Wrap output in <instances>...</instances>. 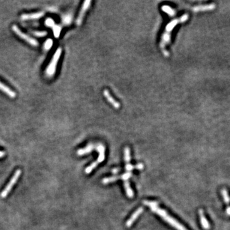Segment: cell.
Listing matches in <instances>:
<instances>
[{"label":"cell","mask_w":230,"mask_h":230,"mask_svg":"<svg viewBox=\"0 0 230 230\" xmlns=\"http://www.w3.org/2000/svg\"><path fill=\"white\" fill-rule=\"evenodd\" d=\"M44 13L43 12H39L36 13H24L21 16V19L22 20H30V19H38L42 17Z\"/></svg>","instance_id":"52a82bcc"},{"label":"cell","mask_w":230,"mask_h":230,"mask_svg":"<svg viewBox=\"0 0 230 230\" xmlns=\"http://www.w3.org/2000/svg\"><path fill=\"white\" fill-rule=\"evenodd\" d=\"M124 155H125V160L127 164H129L130 161V149L129 147H125L124 150Z\"/></svg>","instance_id":"d6986e66"},{"label":"cell","mask_w":230,"mask_h":230,"mask_svg":"<svg viewBox=\"0 0 230 230\" xmlns=\"http://www.w3.org/2000/svg\"><path fill=\"white\" fill-rule=\"evenodd\" d=\"M0 90L3 91L4 94H6L8 96L12 98V99L15 98L17 95L15 91H13L12 89L10 88H8L5 85H4L3 83H2L1 81H0Z\"/></svg>","instance_id":"9c48e42d"},{"label":"cell","mask_w":230,"mask_h":230,"mask_svg":"<svg viewBox=\"0 0 230 230\" xmlns=\"http://www.w3.org/2000/svg\"><path fill=\"white\" fill-rule=\"evenodd\" d=\"M162 10H163V11H164L166 13H168V15L169 16H171V17L174 16L175 15V13H176L175 10H173L172 8H171L170 7L167 6V5L163 6L162 7Z\"/></svg>","instance_id":"e0dca14e"},{"label":"cell","mask_w":230,"mask_h":230,"mask_svg":"<svg viewBox=\"0 0 230 230\" xmlns=\"http://www.w3.org/2000/svg\"><path fill=\"white\" fill-rule=\"evenodd\" d=\"M104 95L106 98V99L108 100L110 103L115 107V109H119L120 107V104L118 102L116 101L112 97L109 91L107 90V89L104 90Z\"/></svg>","instance_id":"8fae6325"},{"label":"cell","mask_w":230,"mask_h":230,"mask_svg":"<svg viewBox=\"0 0 230 230\" xmlns=\"http://www.w3.org/2000/svg\"><path fill=\"white\" fill-rule=\"evenodd\" d=\"M72 20V16L70 15V14H68V15H66L63 17V21L65 24H68L71 22Z\"/></svg>","instance_id":"d4e9b609"},{"label":"cell","mask_w":230,"mask_h":230,"mask_svg":"<svg viewBox=\"0 0 230 230\" xmlns=\"http://www.w3.org/2000/svg\"><path fill=\"white\" fill-rule=\"evenodd\" d=\"M98 164H99V163H98L97 161H95V162L93 163L91 165H90L88 167H87L86 169H85V173L86 174H89L90 173L91 171L94 170L97 166H98Z\"/></svg>","instance_id":"ffe728a7"},{"label":"cell","mask_w":230,"mask_h":230,"mask_svg":"<svg viewBox=\"0 0 230 230\" xmlns=\"http://www.w3.org/2000/svg\"><path fill=\"white\" fill-rule=\"evenodd\" d=\"M12 30L13 31L14 33H15L16 34H17V35L19 37L21 38L22 39H23L24 40H25L26 42H27L28 43H30V44H31V46H35V47L38 46V42L35 40V39H34L33 38H32V37H30L29 35H26V33H23L16 25H13V26H12Z\"/></svg>","instance_id":"5b68a950"},{"label":"cell","mask_w":230,"mask_h":230,"mask_svg":"<svg viewBox=\"0 0 230 230\" xmlns=\"http://www.w3.org/2000/svg\"><path fill=\"white\" fill-rule=\"evenodd\" d=\"M143 212V207H139L138 209L136 210V211L132 215V216L127 221L126 223V226L127 227H130L132 226V224H133V223L136 221V219L138 218L140 214Z\"/></svg>","instance_id":"ba28073f"},{"label":"cell","mask_w":230,"mask_h":230,"mask_svg":"<svg viewBox=\"0 0 230 230\" xmlns=\"http://www.w3.org/2000/svg\"><path fill=\"white\" fill-rule=\"evenodd\" d=\"M199 215L200 217V221H201V224H202V227L207 230L209 229L210 228V225L208 223L207 218L205 217L203 211L202 210H199Z\"/></svg>","instance_id":"7c38bea8"},{"label":"cell","mask_w":230,"mask_h":230,"mask_svg":"<svg viewBox=\"0 0 230 230\" xmlns=\"http://www.w3.org/2000/svg\"><path fill=\"white\" fill-rule=\"evenodd\" d=\"M222 195H223V197L224 202L226 203L227 204L229 203V202H230V198H229V196L228 193L227 192V190L226 189H224L222 190Z\"/></svg>","instance_id":"7402d4cb"},{"label":"cell","mask_w":230,"mask_h":230,"mask_svg":"<svg viewBox=\"0 0 230 230\" xmlns=\"http://www.w3.org/2000/svg\"><path fill=\"white\" fill-rule=\"evenodd\" d=\"M226 213L228 215H230V207H228L226 210Z\"/></svg>","instance_id":"f546056e"},{"label":"cell","mask_w":230,"mask_h":230,"mask_svg":"<svg viewBox=\"0 0 230 230\" xmlns=\"http://www.w3.org/2000/svg\"><path fill=\"white\" fill-rule=\"evenodd\" d=\"M90 4H91V1H90V0H86V1H85L84 3H83L81 9V11L79 13V16H78L76 20V24L77 26H80L82 24L83 18H84V16L85 15V13L87 11V10L89 8Z\"/></svg>","instance_id":"8992f818"},{"label":"cell","mask_w":230,"mask_h":230,"mask_svg":"<svg viewBox=\"0 0 230 230\" xmlns=\"http://www.w3.org/2000/svg\"><path fill=\"white\" fill-rule=\"evenodd\" d=\"M21 173H22V171L21 169H17L15 173H14L13 176L12 177V178H11L10 181L8 184H7V185L6 186V187L4 188V189L1 192V198H4L7 196L8 193L10 192V190H12V187H13V185H15L16 184V182H17V180H18L19 177H20Z\"/></svg>","instance_id":"277c9868"},{"label":"cell","mask_w":230,"mask_h":230,"mask_svg":"<svg viewBox=\"0 0 230 230\" xmlns=\"http://www.w3.org/2000/svg\"><path fill=\"white\" fill-rule=\"evenodd\" d=\"M143 203L145 205H146V206L150 207L151 208V210H152V211L159 215L162 218H163L166 222H168L171 225H172L173 227L177 228L178 230H187L182 224H180L179 223H178L177 221H176L175 219L170 217L164 210L158 207L157 203L154 202H148V201H145Z\"/></svg>","instance_id":"7a4b0ae2"},{"label":"cell","mask_w":230,"mask_h":230,"mask_svg":"<svg viewBox=\"0 0 230 230\" xmlns=\"http://www.w3.org/2000/svg\"><path fill=\"white\" fill-rule=\"evenodd\" d=\"M61 53H62L61 48L60 47L58 48L55 53L54 54L49 64L48 65V67L46 70V74L47 76L52 77L54 75H55L56 70V66L58 63V61H59L60 60Z\"/></svg>","instance_id":"3957f363"},{"label":"cell","mask_w":230,"mask_h":230,"mask_svg":"<svg viewBox=\"0 0 230 230\" xmlns=\"http://www.w3.org/2000/svg\"><path fill=\"white\" fill-rule=\"evenodd\" d=\"M95 148L99 153V158H98V160H97V162L99 164L100 163H102V161H104L105 159V147L103 145L99 144L98 145L95 146Z\"/></svg>","instance_id":"30bf717a"},{"label":"cell","mask_w":230,"mask_h":230,"mask_svg":"<svg viewBox=\"0 0 230 230\" xmlns=\"http://www.w3.org/2000/svg\"><path fill=\"white\" fill-rule=\"evenodd\" d=\"M188 18H189L188 14H184V15H183L180 18L175 19L172 21H171L169 24H168V25L166 26L165 31L163 34L162 38H161V41L160 43V47L161 48V49H162V51L165 56L168 57L169 56V52L167 51V50L166 49L165 47L166 45L169 44V43H170L171 31H172L174 28L177 26L178 24L182 23L187 21Z\"/></svg>","instance_id":"6da1fadb"},{"label":"cell","mask_w":230,"mask_h":230,"mask_svg":"<svg viewBox=\"0 0 230 230\" xmlns=\"http://www.w3.org/2000/svg\"><path fill=\"white\" fill-rule=\"evenodd\" d=\"M134 168H136V166H134L133 165H131L130 163L129 164H127L126 166H125V169H126L127 172H130V171L133 170V169H134Z\"/></svg>","instance_id":"484cf974"},{"label":"cell","mask_w":230,"mask_h":230,"mask_svg":"<svg viewBox=\"0 0 230 230\" xmlns=\"http://www.w3.org/2000/svg\"><path fill=\"white\" fill-rule=\"evenodd\" d=\"M52 45H53V40L51 38H48L46 40V42H45L43 47H44V49L46 51H49L52 47Z\"/></svg>","instance_id":"44dd1931"},{"label":"cell","mask_w":230,"mask_h":230,"mask_svg":"<svg viewBox=\"0 0 230 230\" xmlns=\"http://www.w3.org/2000/svg\"><path fill=\"white\" fill-rule=\"evenodd\" d=\"M120 171V169L119 168H115L112 170V172L115 175V174H117Z\"/></svg>","instance_id":"83f0119b"},{"label":"cell","mask_w":230,"mask_h":230,"mask_svg":"<svg viewBox=\"0 0 230 230\" xmlns=\"http://www.w3.org/2000/svg\"><path fill=\"white\" fill-rule=\"evenodd\" d=\"M4 155H5V153H4V151H0V158H2V157H3L4 156Z\"/></svg>","instance_id":"f1b7e54d"},{"label":"cell","mask_w":230,"mask_h":230,"mask_svg":"<svg viewBox=\"0 0 230 230\" xmlns=\"http://www.w3.org/2000/svg\"><path fill=\"white\" fill-rule=\"evenodd\" d=\"M32 33L34 35L38 37H44L47 35V32L45 31H32Z\"/></svg>","instance_id":"603a6c76"},{"label":"cell","mask_w":230,"mask_h":230,"mask_svg":"<svg viewBox=\"0 0 230 230\" xmlns=\"http://www.w3.org/2000/svg\"><path fill=\"white\" fill-rule=\"evenodd\" d=\"M215 8V4H207V5H201V6H197L193 8L194 12H199V11H207V10H213Z\"/></svg>","instance_id":"4fadbf2b"},{"label":"cell","mask_w":230,"mask_h":230,"mask_svg":"<svg viewBox=\"0 0 230 230\" xmlns=\"http://www.w3.org/2000/svg\"><path fill=\"white\" fill-rule=\"evenodd\" d=\"M123 180V176L120 175V176H114V177H108V178H105L102 180V183L104 184H109L111 182H115L116 180Z\"/></svg>","instance_id":"9a60e30c"},{"label":"cell","mask_w":230,"mask_h":230,"mask_svg":"<svg viewBox=\"0 0 230 230\" xmlns=\"http://www.w3.org/2000/svg\"><path fill=\"white\" fill-rule=\"evenodd\" d=\"M124 187L125 189V191H126L127 196L129 198H133L134 196V193L130 187L129 181H125V182H124Z\"/></svg>","instance_id":"2e32d148"},{"label":"cell","mask_w":230,"mask_h":230,"mask_svg":"<svg viewBox=\"0 0 230 230\" xmlns=\"http://www.w3.org/2000/svg\"><path fill=\"white\" fill-rule=\"evenodd\" d=\"M45 24H46V26H47V27H49V28H53L54 26H55V21H54L53 19L51 18L47 19L45 21Z\"/></svg>","instance_id":"cb8c5ba5"},{"label":"cell","mask_w":230,"mask_h":230,"mask_svg":"<svg viewBox=\"0 0 230 230\" xmlns=\"http://www.w3.org/2000/svg\"><path fill=\"white\" fill-rule=\"evenodd\" d=\"M135 166H136V169H142L144 168V166L142 164H138Z\"/></svg>","instance_id":"4316f807"},{"label":"cell","mask_w":230,"mask_h":230,"mask_svg":"<svg viewBox=\"0 0 230 230\" xmlns=\"http://www.w3.org/2000/svg\"><path fill=\"white\" fill-rule=\"evenodd\" d=\"M94 148H95V145L90 143L87 146H86L85 148L80 149V150H78L77 151V155H84L85 154H87L91 152L92 150H94Z\"/></svg>","instance_id":"5bb4252c"},{"label":"cell","mask_w":230,"mask_h":230,"mask_svg":"<svg viewBox=\"0 0 230 230\" xmlns=\"http://www.w3.org/2000/svg\"><path fill=\"white\" fill-rule=\"evenodd\" d=\"M53 29V33L55 38H58L60 35L61 31V26L60 25H55L52 28Z\"/></svg>","instance_id":"ac0fdd59"}]
</instances>
